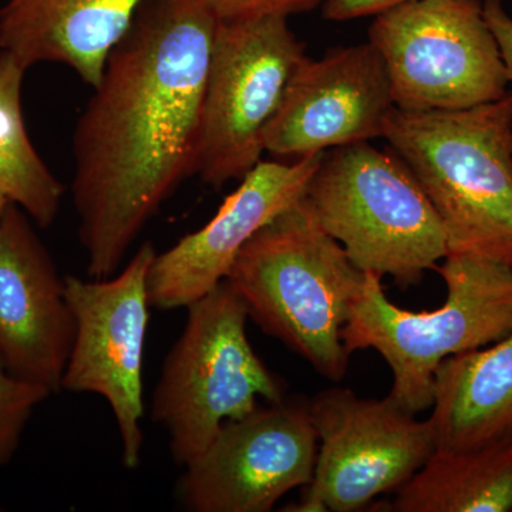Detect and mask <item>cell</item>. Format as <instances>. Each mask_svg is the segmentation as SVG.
<instances>
[{
  "label": "cell",
  "instance_id": "obj_10",
  "mask_svg": "<svg viewBox=\"0 0 512 512\" xmlns=\"http://www.w3.org/2000/svg\"><path fill=\"white\" fill-rule=\"evenodd\" d=\"M157 252L144 242L119 272L104 279L64 278L74 339L62 390L92 393L109 403L119 427L121 461L140 466L144 434L143 362L150 298L148 272Z\"/></svg>",
  "mask_w": 512,
  "mask_h": 512
},
{
  "label": "cell",
  "instance_id": "obj_4",
  "mask_svg": "<svg viewBox=\"0 0 512 512\" xmlns=\"http://www.w3.org/2000/svg\"><path fill=\"white\" fill-rule=\"evenodd\" d=\"M437 271L446 302L434 311L394 305L382 279L365 272L342 329L346 352L373 349L393 373L389 397L419 414L433 406L434 377L444 359L485 348L512 333V269L490 259L448 254Z\"/></svg>",
  "mask_w": 512,
  "mask_h": 512
},
{
  "label": "cell",
  "instance_id": "obj_20",
  "mask_svg": "<svg viewBox=\"0 0 512 512\" xmlns=\"http://www.w3.org/2000/svg\"><path fill=\"white\" fill-rule=\"evenodd\" d=\"M220 22L286 18L318 8L323 0H201Z\"/></svg>",
  "mask_w": 512,
  "mask_h": 512
},
{
  "label": "cell",
  "instance_id": "obj_1",
  "mask_svg": "<svg viewBox=\"0 0 512 512\" xmlns=\"http://www.w3.org/2000/svg\"><path fill=\"white\" fill-rule=\"evenodd\" d=\"M218 19L201 0H146L107 57L73 133L72 198L90 278L119 271L197 174Z\"/></svg>",
  "mask_w": 512,
  "mask_h": 512
},
{
  "label": "cell",
  "instance_id": "obj_21",
  "mask_svg": "<svg viewBox=\"0 0 512 512\" xmlns=\"http://www.w3.org/2000/svg\"><path fill=\"white\" fill-rule=\"evenodd\" d=\"M412 0H326L323 5V18L332 22L376 16L384 10L392 9Z\"/></svg>",
  "mask_w": 512,
  "mask_h": 512
},
{
  "label": "cell",
  "instance_id": "obj_9",
  "mask_svg": "<svg viewBox=\"0 0 512 512\" xmlns=\"http://www.w3.org/2000/svg\"><path fill=\"white\" fill-rule=\"evenodd\" d=\"M318 456L299 503L285 511L355 512L396 493L436 451L429 419L389 396L360 399L345 387L319 392L308 404Z\"/></svg>",
  "mask_w": 512,
  "mask_h": 512
},
{
  "label": "cell",
  "instance_id": "obj_16",
  "mask_svg": "<svg viewBox=\"0 0 512 512\" xmlns=\"http://www.w3.org/2000/svg\"><path fill=\"white\" fill-rule=\"evenodd\" d=\"M429 417L436 450L461 451L512 436V333L443 360Z\"/></svg>",
  "mask_w": 512,
  "mask_h": 512
},
{
  "label": "cell",
  "instance_id": "obj_6",
  "mask_svg": "<svg viewBox=\"0 0 512 512\" xmlns=\"http://www.w3.org/2000/svg\"><path fill=\"white\" fill-rule=\"evenodd\" d=\"M187 309L151 399V419L167 430L171 456L183 467L225 421L251 413L259 399L284 400L281 384L248 340L247 308L227 281Z\"/></svg>",
  "mask_w": 512,
  "mask_h": 512
},
{
  "label": "cell",
  "instance_id": "obj_15",
  "mask_svg": "<svg viewBox=\"0 0 512 512\" xmlns=\"http://www.w3.org/2000/svg\"><path fill=\"white\" fill-rule=\"evenodd\" d=\"M146 0H6L0 8V50L26 69L39 63L70 67L96 86L107 57Z\"/></svg>",
  "mask_w": 512,
  "mask_h": 512
},
{
  "label": "cell",
  "instance_id": "obj_3",
  "mask_svg": "<svg viewBox=\"0 0 512 512\" xmlns=\"http://www.w3.org/2000/svg\"><path fill=\"white\" fill-rule=\"evenodd\" d=\"M383 138L436 208L450 254L512 269V93L466 110L396 107Z\"/></svg>",
  "mask_w": 512,
  "mask_h": 512
},
{
  "label": "cell",
  "instance_id": "obj_2",
  "mask_svg": "<svg viewBox=\"0 0 512 512\" xmlns=\"http://www.w3.org/2000/svg\"><path fill=\"white\" fill-rule=\"evenodd\" d=\"M363 279L303 195L249 239L225 281L266 335L340 382L350 357L342 329Z\"/></svg>",
  "mask_w": 512,
  "mask_h": 512
},
{
  "label": "cell",
  "instance_id": "obj_12",
  "mask_svg": "<svg viewBox=\"0 0 512 512\" xmlns=\"http://www.w3.org/2000/svg\"><path fill=\"white\" fill-rule=\"evenodd\" d=\"M396 109L389 72L372 43L305 57L265 131V151L303 158L383 138Z\"/></svg>",
  "mask_w": 512,
  "mask_h": 512
},
{
  "label": "cell",
  "instance_id": "obj_17",
  "mask_svg": "<svg viewBox=\"0 0 512 512\" xmlns=\"http://www.w3.org/2000/svg\"><path fill=\"white\" fill-rule=\"evenodd\" d=\"M394 494L397 512H510L512 436L473 450H436Z\"/></svg>",
  "mask_w": 512,
  "mask_h": 512
},
{
  "label": "cell",
  "instance_id": "obj_23",
  "mask_svg": "<svg viewBox=\"0 0 512 512\" xmlns=\"http://www.w3.org/2000/svg\"><path fill=\"white\" fill-rule=\"evenodd\" d=\"M10 204H12V202L9 201V198L0 191V221H2L3 215H5Z\"/></svg>",
  "mask_w": 512,
  "mask_h": 512
},
{
  "label": "cell",
  "instance_id": "obj_7",
  "mask_svg": "<svg viewBox=\"0 0 512 512\" xmlns=\"http://www.w3.org/2000/svg\"><path fill=\"white\" fill-rule=\"evenodd\" d=\"M369 42L383 57L399 110H466L508 93L483 0L402 3L375 16Z\"/></svg>",
  "mask_w": 512,
  "mask_h": 512
},
{
  "label": "cell",
  "instance_id": "obj_11",
  "mask_svg": "<svg viewBox=\"0 0 512 512\" xmlns=\"http://www.w3.org/2000/svg\"><path fill=\"white\" fill-rule=\"evenodd\" d=\"M318 436L308 404L268 403L228 420L184 466L181 504L192 512H266L311 483Z\"/></svg>",
  "mask_w": 512,
  "mask_h": 512
},
{
  "label": "cell",
  "instance_id": "obj_14",
  "mask_svg": "<svg viewBox=\"0 0 512 512\" xmlns=\"http://www.w3.org/2000/svg\"><path fill=\"white\" fill-rule=\"evenodd\" d=\"M33 224L13 202L0 221V360L57 393L76 326L64 278Z\"/></svg>",
  "mask_w": 512,
  "mask_h": 512
},
{
  "label": "cell",
  "instance_id": "obj_8",
  "mask_svg": "<svg viewBox=\"0 0 512 512\" xmlns=\"http://www.w3.org/2000/svg\"><path fill=\"white\" fill-rule=\"evenodd\" d=\"M305 57L286 18L218 20L195 174L202 183L221 190L261 163L266 128Z\"/></svg>",
  "mask_w": 512,
  "mask_h": 512
},
{
  "label": "cell",
  "instance_id": "obj_13",
  "mask_svg": "<svg viewBox=\"0 0 512 512\" xmlns=\"http://www.w3.org/2000/svg\"><path fill=\"white\" fill-rule=\"evenodd\" d=\"M323 156L256 164L204 227L154 256L150 305L163 311L188 308L224 282L249 239L306 194Z\"/></svg>",
  "mask_w": 512,
  "mask_h": 512
},
{
  "label": "cell",
  "instance_id": "obj_18",
  "mask_svg": "<svg viewBox=\"0 0 512 512\" xmlns=\"http://www.w3.org/2000/svg\"><path fill=\"white\" fill-rule=\"evenodd\" d=\"M26 67L0 50V191L39 228L56 221L64 187L39 156L23 116Z\"/></svg>",
  "mask_w": 512,
  "mask_h": 512
},
{
  "label": "cell",
  "instance_id": "obj_5",
  "mask_svg": "<svg viewBox=\"0 0 512 512\" xmlns=\"http://www.w3.org/2000/svg\"><path fill=\"white\" fill-rule=\"evenodd\" d=\"M305 197L356 268L392 276L402 289L450 254L436 208L393 150L367 141L326 151Z\"/></svg>",
  "mask_w": 512,
  "mask_h": 512
},
{
  "label": "cell",
  "instance_id": "obj_22",
  "mask_svg": "<svg viewBox=\"0 0 512 512\" xmlns=\"http://www.w3.org/2000/svg\"><path fill=\"white\" fill-rule=\"evenodd\" d=\"M484 18L500 46L501 56L512 84V18L504 8L503 0H483Z\"/></svg>",
  "mask_w": 512,
  "mask_h": 512
},
{
  "label": "cell",
  "instance_id": "obj_19",
  "mask_svg": "<svg viewBox=\"0 0 512 512\" xmlns=\"http://www.w3.org/2000/svg\"><path fill=\"white\" fill-rule=\"evenodd\" d=\"M50 394L45 387L10 373L0 360V466L15 456L26 424Z\"/></svg>",
  "mask_w": 512,
  "mask_h": 512
}]
</instances>
